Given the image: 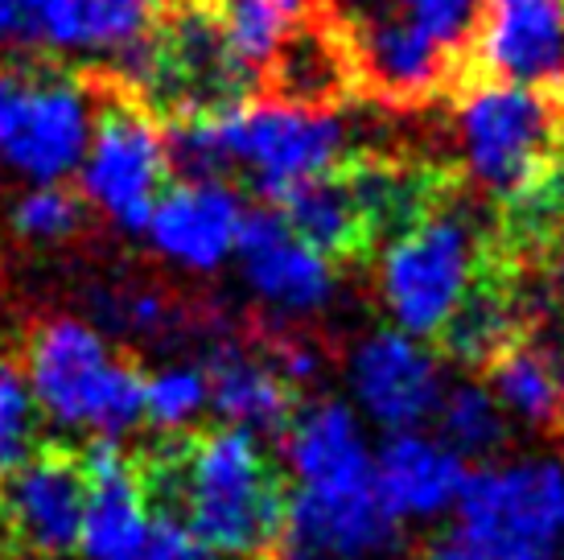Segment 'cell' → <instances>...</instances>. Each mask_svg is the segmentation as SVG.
<instances>
[{"label": "cell", "instance_id": "cell-11", "mask_svg": "<svg viewBox=\"0 0 564 560\" xmlns=\"http://www.w3.org/2000/svg\"><path fill=\"white\" fill-rule=\"evenodd\" d=\"M236 251L243 260V277L268 305L289 313L322 310L334 293V272L322 251L293 235L284 215L272 203H256L239 211Z\"/></svg>", "mask_w": 564, "mask_h": 560}, {"label": "cell", "instance_id": "cell-7", "mask_svg": "<svg viewBox=\"0 0 564 560\" xmlns=\"http://www.w3.org/2000/svg\"><path fill=\"white\" fill-rule=\"evenodd\" d=\"M87 87L50 63L17 58L0 71V161L58 182L87 153Z\"/></svg>", "mask_w": 564, "mask_h": 560}, {"label": "cell", "instance_id": "cell-5", "mask_svg": "<svg viewBox=\"0 0 564 560\" xmlns=\"http://www.w3.org/2000/svg\"><path fill=\"white\" fill-rule=\"evenodd\" d=\"M91 99V153L83 165V190L124 231H144L158 198L170 190L165 128L120 78L108 71L83 75Z\"/></svg>", "mask_w": 564, "mask_h": 560}, {"label": "cell", "instance_id": "cell-16", "mask_svg": "<svg viewBox=\"0 0 564 560\" xmlns=\"http://www.w3.org/2000/svg\"><path fill=\"white\" fill-rule=\"evenodd\" d=\"M371 470H376V486L383 503L404 524L454 511L457 495L466 486V474H470L466 457L449 450L441 437H421L412 429H395L371 457Z\"/></svg>", "mask_w": 564, "mask_h": 560}, {"label": "cell", "instance_id": "cell-24", "mask_svg": "<svg viewBox=\"0 0 564 560\" xmlns=\"http://www.w3.org/2000/svg\"><path fill=\"white\" fill-rule=\"evenodd\" d=\"M206 408V371L203 367H170L144 379V417L158 424V433L189 429Z\"/></svg>", "mask_w": 564, "mask_h": 560}, {"label": "cell", "instance_id": "cell-6", "mask_svg": "<svg viewBox=\"0 0 564 560\" xmlns=\"http://www.w3.org/2000/svg\"><path fill=\"white\" fill-rule=\"evenodd\" d=\"M561 125V104L549 87L490 78L462 91L457 132L466 140V165L495 203L516 198L549 165Z\"/></svg>", "mask_w": 564, "mask_h": 560}, {"label": "cell", "instance_id": "cell-27", "mask_svg": "<svg viewBox=\"0 0 564 560\" xmlns=\"http://www.w3.org/2000/svg\"><path fill=\"white\" fill-rule=\"evenodd\" d=\"M111 560H215V557H210L177 519L153 515V524H149L141 545L128 548L124 557H111Z\"/></svg>", "mask_w": 564, "mask_h": 560}, {"label": "cell", "instance_id": "cell-17", "mask_svg": "<svg viewBox=\"0 0 564 560\" xmlns=\"http://www.w3.org/2000/svg\"><path fill=\"white\" fill-rule=\"evenodd\" d=\"M239 198L227 182H170L144 231L161 256L186 268H215L236 248Z\"/></svg>", "mask_w": 564, "mask_h": 560}, {"label": "cell", "instance_id": "cell-18", "mask_svg": "<svg viewBox=\"0 0 564 560\" xmlns=\"http://www.w3.org/2000/svg\"><path fill=\"white\" fill-rule=\"evenodd\" d=\"M272 206L284 215L293 235L322 251L329 265H371L376 260L379 248L371 223L338 165L293 182L272 198Z\"/></svg>", "mask_w": 564, "mask_h": 560}, {"label": "cell", "instance_id": "cell-26", "mask_svg": "<svg viewBox=\"0 0 564 560\" xmlns=\"http://www.w3.org/2000/svg\"><path fill=\"white\" fill-rule=\"evenodd\" d=\"M79 227H83L79 194L54 186V182L30 190L13 206V231L21 239H30V244H58V239H70Z\"/></svg>", "mask_w": 564, "mask_h": 560}, {"label": "cell", "instance_id": "cell-23", "mask_svg": "<svg viewBox=\"0 0 564 560\" xmlns=\"http://www.w3.org/2000/svg\"><path fill=\"white\" fill-rule=\"evenodd\" d=\"M215 9H219L227 46L236 50L243 71L260 83L268 63L276 58L293 17L284 13L281 0H215Z\"/></svg>", "mask_w": 564, "mask_h": 560}, {"label": "cell", "instance_id": "cell-3", "mask_svg": "<svg viewBox=\"0 0 564 560\" xmlns=\"http://www.w3.org/2000/svg\"><path fill=\"white\" fill-rule=\"evenodd\" d=\"M25 375L33 405L63 429L91 437H124L144 420V371L79 317H42L25 338Z\"/></svg>", "mask_w": 564, "mask_h": 560}, {"label": "cell", "instance_id": "cell-9", "mask_svg": "<svg viewBox=\"0 0 564 560\" xmlns=\"http://www.w3.org/2000/svg\"><path fill=\"white\" fill-rule=\"evenodd\" d=\"M404 519L383 503L376 470L355 483L293 486L276 536L281 560H395Z\"/></svg>", "mask_w": 564, "mask_h": 560}, {"label": "cell", "instance_id": "cell-12", "mask_svg": "<svg viewBox=\"0 0 564 560\" xmlns=\"http://www.w3.org/2000/svg\"><path fill=\"white\" fill-rule=\"evenodd\" d=\"M206 405L223 424H239L251 433H281L305 400L301 388L272 363L256 330L223 334V343L206 358Z\"/></svg>", "mask_w": 564, "mask_h": 560}, {"label": "cell", "instance_id": "cell-22", "mask_svg": "<svg viewBox=\"0 0 564 560\" xmlns=\"http://www.w3.org/2000/svg\"><path fill=\"white\" fill-rule=\"evenodd\" d=\"M441 441L462 457H490L507 441V417L502 405L478 384H462L437 405Z\"/></svg>", "mask_w": 564, "mask_h": 560}, {"label": "cell", "instance_id": "cell-15", "mask_svg": "<svg viewBox=\"0 0 564 560\" xmlns=\"http://www.w3.org/2000/svg\"><path fill=\"white\" fill-rule=\"evenodd\" d=\"M478 63L495 78L552 83L564 66V0H482Z\"/></svg>", "mask_w": 564, "mask_h": 560}, {"label": "cell", "instance_id": "cell-13", "mask_svg": "<svg viewBox=\"0 0 564 560\" xmlns=\"http://www.w3.org/2000/svg\"><path fill=\"white\" fill-rule=\"evenodd\" d=\"M350 384L359 405L388 429H416L433 420L445 391L437 358L421 351L404 330H383L367 338L350 363Z\"/></svg>", "mask_w": 564, "mask_h": 560}, {"label": "cell", "instance_id": "cell-21", "mask_svg": "<svg viewBox=\"0 0 564 560\" xmlns=\"http://www.w3.org/2000/svg\"><path fill=\"white\" fill-rule=\"evenodd\" d=\"M490 379V391L502 408L519 412L532 424L544 429H564V400L556 388V375L549 367V355L540 351L535 338L519 334L511 346H502L499 355L482 367Z\"/></svg>", "mask_w": 564, "mask_h": 560}, {"label": "cell", "instance_id": "cell-14", "mask_svg": "<svg viewBox=\"0 0 564 560\" xmlns=\"http://www.w3.org/2000/svg\"><path fill=\"white\" fill-rule=\"evenodd\" d=\"M87 470V503H83L79 548L87 560L124 557L144 540L153 524V498L144 491L137 462L128 457L116 437H91L83 445Z\"/></svg>", "mask_w": 564, "mask_h": 560}, {"label": "cell", "instance_id": "cell-8", "mask_svg": "<svg viewBox=\"0 0 564 560\" xmlns=\"http://www.w3.org/2000/svg\"><path fill=\"white\" fill-rule=\"evenodd\" d=\"M215 120L231 173H243L264 203L301 177L334 170L346 157V125L329 108L248 99L231 111H219Z\"/></svg>", "mask_w": 564, "mask_h": 560}, {"label": "cell", "instance_id": "cell-2", "mask_svg": "<svg viewBox=\"0 0 564 560\" xmlns=\"http://www.w3.org/2000/svg\"><path fill=\"white\" fill-rule=\"evenodd\" d=\"M564 557V466L507 462L466 474L429 560H561Z\"/></svg>", "mask_w": 564, "mask_h": 560}, {"label": "cell", "instance_id": "cell-1", "mask_svg": "<svg viewBox=\"0 0 564 560\" xmlns=\"http://www.w3.org/2000/svg\"><path fill=\"white\" fill-rule=\"evenodd\" d=\"M132 462L149 498L170 507V519L223 560H260L276 548L284 519V474L264 441L239 429H177Z\"/></svg>", "mask_w": 564, "mask_h": 560}, {"label": "cell", "instance_id": "cell-29", "mask_svg": "<svg viewBox=\"0 0 564 560\" xmlns=\"http://www.w3.org/2000/svg\"><path fill=\"white\" fill-rule=\"evenodd\" d=\"M0 560H4V545H0Z\"/></svg>", "mask_w": 564, "mask_h": 560}, {"label": "cell", "instance_id": "cell-4", "mask_svg": "<svg viewBox=\"0 0 564 560\" xmlns=\"http://www.w3.org/2000/svg\"><path fill=\"white\" fill-rule=\"evenodd\" d=\"M490 244L495 231H478L454 198L383 244L379 297L395 326L412 338H433L478 277Z\"/></svg>", "mask_w": 564, "mask_h": 560}, {"label": "cell", "instance_id": "cell-25", "mask_svg": "<svg viewBox=\"0 0 564 560\" xmlns=\"http://www.w3.org/2000/svg\"><path fill=\"white\" fill-rule=\"evenodd\" d=\"M37 445V405L13 363H0V478Z\"/></svg>", "mask_w": 564, "mask_h": 560}, {"label": "cell", "instance_id": "cell-20", "mask_svg": "<svg viewBox=\"0 0 564 560\" xmlns=\"http://www.w3.org/2000/svg\"><path fill=\"white\" fill-rule=\"evenodd\" d=\"M165 0H33L42 50L120 54L153 30Z\"/></svg>", "mask_w": 564, "mask_h": 560}, {"label": "cell", "instance_id": "cell-28", "mask_svg": "<svg viewBox=\"0 0 564 560\" xmlns=\"http://www.w3.org/2000/svg\"><path fill=\"white\" fill-rule=\"evenodd\" d=\"M564 251V248H561ZM561 293H564V265H561Z\"/></svg>", "mask_w": 564, "mask_h": 560}, {"label": "cell", "instance_id": "cell-19", "mask_svg": "<svg viewBox=\"0 0 564 560\" xmlns=\"http://www.w3.org/2000/svg\"><path fill=\"white\" fill-rule=\"evenodd\" d=\"M281 450L301 486L355 483L371 474V450L343 400H305L281 429Z\"/></svg>", "mask_w": 564, "mask_h": 560}, {"label": "cell", "instance_id": "cell-10", "mask_svg": "<svg viewBox=\"0 0 564 560\" xmlns=\"http://www.w3.org/2000/svg\"><path fill=\"white\" fill-rule=\"evenodd\" d=\"M87 470L66 445H33L17 470L0 478V536L17 557L63 560L79 548Z\"/></svg>", "mask_w": 564, "mask_h": 560}]
</instances>
